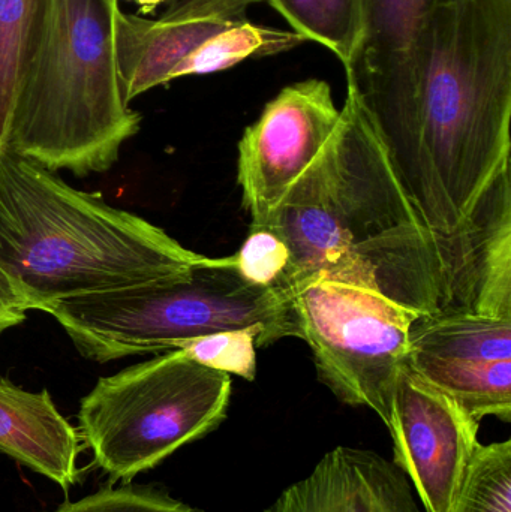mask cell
<instances>
[{
    "mask_svg": "<svg viewBox=\"0 0 511 512\" xmlns=\"http://www.w3.org/2000/svg\"><path fill=\"white\" fill-rule=\"evenodd\" d=\"M233 256L239 273L264 288H276L290 265V249L267 227H249L248 239Z\"/></svg>",
    "mask_w": 511,
    "mask_h": 512,
    "instance_id": "ffe728a7",
    "label": "cell"
},
{
    "mask_svg": "<svg viewBox=\"0 0 511 512\" xmlns=\"http://www.w3.org/2000/svg\"><path fill=\"white\" fill-rule=\"evenodd\" d=\"M291 307L318 379L342 403L372 409L389 426L411 327L422 315L374 289L329 279L297 289Z\"/></svg>",
    "mask_w": 511,
    "mask_h": 512,
    "instance_id": "52a82bcc",
    "label": "cell"
},
{
    "mask_svg": "<svg viewBox=\"0 0 511 512\" xmlns=\"http://www.w3.org/2000/svg\"><path fill=\"white\" fill-rule=\"evenodd\" d=\"M306 42L294 30L261 26L243 20L213 35L185 57L171 74V81L191 75L227 71L248 59L275 56Z\"/></svg>",
    "mask_w": 511,
    "mask_h": 512,
    "instance_id": "9a60e30c",
    "label": "cell"
},
{
    "mask_svg": "<svg viewBox=\"0 0 511 512\" xmlns=\"http://www.w3.org/2000/svg\"><path fill=\"white\" fill-rule=\"evenodd\" d=\"M201 256L141 216L0 150V270L33 310L176 279Z\"/></svg>",
    "mask_w": 511,
    "mask_h": 512,
    "instance_id": "3957f363",
    "label": "cell"
},
{
    "mask_svg": "<svg viewBox=\"0 0 511 512\" xmlns=\"http://www.w3.org/2000/svg\"><path fill=\"white\" fill-rule=\"evenodd\" d=\"M81 357L104 364L173 351L219 331L255 327L258 348L299 337L291 300L248 282L234 256H201L176 279L57 301L47 310Z\"/></svg>",
    "mask_w": 511,
    "mask_h": 512,
    "instance_id": "5b68a950",
    "label": "cell"
},
{
    "mask_svg": "<svg viewBox=\"0 0 511 512\" xmlns=\"http://www.w3.org/2000/svg\"><path fill=\"white\" fill-rule=\"evenodd\" d=\"M408 367L476 420L511 421V319L473 312L420 316Z\"/></svg>",
    "mask_w": 511,
    "mask_h": 512,
    "instance_id": "9c48e42d",
    "label": "cell"
},
{
    "mask_svg": "<svg viewBox=\"0 0 511 512\" xmlns=\"http://www.w3.org/2000/svg\"><path fill=\"white\" fill-rule=\"evenodd\" d=\"M341 117L323 80L282 89L239 141L237 182L251 227H266L297 180L329 143Z\"/></svg>",
    "mask_w": 511,
    "mask_h": 512,
    "instance_id": "ba28073f",
    "label": "cell"
},
{
    "mask_svg": "<svg viewBox=\"0 0 511 512\" xmlns=\"http://www.w3.org/2000/svg\"><path fill=\"white\" fill-rule=\"evenodd\" d=\"M128 2L137 5L140 15L152 14L153 11L164 5V3L170 2V0H128Z\"/></svg>",
    "mask_w": 511,
    "mask_h": 512,
    "instance_id": "603a6c76",
    "label": "cell"
},
{
    "mask_svg": "<svg viewBox=\"0 0 511 512\" xmlns=\"http://www.w3.org/2000/svg\"><path fill=\"white\" fill-rule=\"evenodd\" d=\"M441 2L444 0H359V47L347 66L375 62L405 50L423 18Z\"/></svg>",
    "mask_w": 511,
    "mask_h": 512,
    "instance_id": "e0dca14e",
    "label": "cell"
},
{
    "mask_svg": "<svg viewBox=\"0 0 511 512\" xmlns=\"http://www.w3.org/2000/svg\"><path fill=\"white\" fill-rule=\"evenodd\" d=\"M117 6L119 0H51L41 47L15 102L8 149L78 177L119 161L141 117L120 89Z\"/></svg>",
    "mask_w": 511,
    "mask_h": 512,
    "instance_id": "277c9868",
    "label": "cell"
},
{
    "mask_svg": "<svg viewBox=\"0 0 511 512\" xmlns=\"http://www.w3.org/2000/svg\"><path fill=\"white\" fill-rule=\"evenodd\" d=\"M260 339L261 331L258 328H239L188 340L177 349L210 369L254 381Z\"/></svg>",
    "mask_w": 511,
    "mask_h": 512,
    "instance_id": "d6986e66",
    "label": "cell"
},
{
    "mask_svg": "<svg viewBox=\"0 0 511 512\" xmlns=\"http://www.w3.org/2000/svg\"><path fill=\"white\" fill-rule=\"evenodd\" d=\"M266 227L290 249L276 286L290 300L311 280L329 279L374 289L422 316L446 307L431 237L353 93L329 143Z\"/></svg>",
    "mask_w": 511,
    "mask_h": 512,
    "instance_id": "7a4b0ae2",
    "label": "cell"
},
{
    "mask_svg": "<svg viewBox=\"0 0 511 512\" xmlns=\"http://www.w3.org/2000/svg\"><path fill=\"white\" fill-rule=\"evenodd\" d=\"M431 237L443 312L511 306V0H444L405 50L345 68Z\"/></svg>",
    "mask_w": 511,
    "mask_h": 512,
    "instance_id": "6da1fadb",
    "label": "cell"
},
{
    "mask_svg": "<svg viewBox=\"0 0 511 512\" xmlns=\"http://www.w3.org/2000/svg\"><path fill=\"white\" fill-rule=\"evenodd\" d=\"M81 442L47 390L32 393L0 379L2 453L68 490L80 480Z\"/></svg>",
    "mask_w": 511,
    "mask_h": 512,
    "instance_id": "4fadbf2b",
    "label": "cell"
},
{
    "mask_svg": "<svg viewBox=\"0 0 511 512\" xmlns=\"http://www.w3.org/2000/svg\"><path fill=\"white\" fill-rule=\"evenodd\" d=\"M54 512H195L183 502L153 490L119 487L104 489Z\"/></svg>",
    "mask_w": 511,
    "mask_h": 512,
    "instance_id": "44dd1931",
    "label": "cell"
},
{
    "mask_svg": "<svg viewBox=\"0 0 511 512\" xmlns=\"http://www.w3.org/2000/svg\"><path fill=\"white\" fill-rule=\"evenodd\" d=\"M306 41L329 48L342 65L356 56L360 38L359 0H264Z\"/></svg>",
    "mask_w": 511,
    "mask_h": 512,
    "instance_id": "2e32d148",
    "label": "cell"
},
{
    "mask_svg": "<svg viewBox=\"0 0 511 512\" xmlns=\"http://www.w3.org/2000/svg\"><path fill=\"white\" fill-rule=\"evenodd\" d=\"M51 0H0V150L18 93L41 47Z\"/></svg>",
    "mask_w": 511,
    "mask_h": 512,
    "instance_id": "5bb4252c",
    "label": "cell"
},
{
    "mask_svg": "<svg viewBox=\"0 0 511 512\" xmlns=\"http://www.w3.org/2000/svg\"><path fill=\"white\" fill-rule=\"evenodd\" d=\"M449 512H511V441L480 445Z\"/></svg>",
    "mask_w": 511,
    "mask_h": 512,
    "instance_id": "ac0fdd59",
    "label": "cell"
},
{
    "mask_svg": "<svg viewBox=\"0 0 511 512\" xmlns=\"http://www.w3.org/2000/svg\"><path fill=\"white\" fill-rule=\"evenodd\" d=\"M231 376L180 349L99 379L81 399L80 436L96 465L129 481L227 417Z\"/></svg>",
    "mask_w": 511,
    "mask_h": 512,
    "instance_id": "8992f818",
    "label": "cell"
},
{
    "mask_svg": "<svg viewBox=\"0 0 511 512\" xmlns=\"http://www.w3.org/2000/svg\"><path fill=\"white\" fill-rule=\"evenodd\" d=\"M480 421L407 366L393 393L387 429L393 463L416 486L428 512H449L479 442Z\"/></svg>",
    "mask_w": 511,
    "mask_h": 512,
    "instance_id": "30bf717a",
    "label": "cell"
},
{
    "mask_svg": "<svg viewBox=\"0 0 511 512\" xmlns=\"http://www.w3.org/2000/svg\"><path fill=\"white\" fill-rule=\"evenodd\" d=\"M264 0H170L158 18L114 9V51L126 104L170 83L176 66Z\"/></svg>",
    "mask_w": 511,
    "mask_h": 512,
    "instance_id": "8fae6325",
    "label": "cell"
},
{
    "mask_svg": "<svg viewBox=\"0 0 511 512\" xmlns=\"http://www.w3.org/2000/svg\"><path fill=\"white\" fill-rule=\"evenodd\" d=\"M263 512H420L404 472L372 451L338 447Z\"/></svg>",
    "mask_w": 511,
    "mask_h": 512,
    "instance_id": "7c38bea8",
    "label": "cell"
},
{
    "mask_svg": "<svg viewBox=\"0 0 511 512\" xmlns=\"http://www.w3.org/2000/svg\"><path fill=\"white\" fill-rule=\"evenodd\" d=\"M29 310H33L29 298L0 270V334L20 325Z\"/></svg>",
    "mask_w": 511,
    "mask_h": 512,
    "instance_id": "7402d4cb",
    "label": "cell"
}]
</instances>
